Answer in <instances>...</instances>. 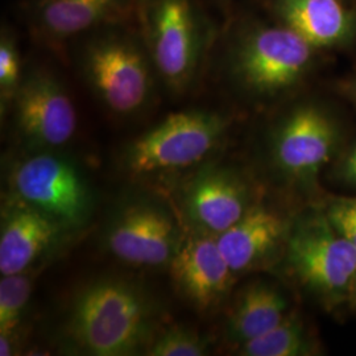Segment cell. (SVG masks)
Returning a JSON list of instances; mask_svg holds the SVG:
<instances>
[{
	"label": "cell",
	"mask_w": 356,
	"mask_h": 356,
	"mask_svg": "<svg viewBox=\"0 0 356 356\" xmlns=\"http://www.w3.org/2000/svg\"><path fill=\"white\" fill-rule=\"evenodd\" d=\"M154 309L131 281H90L73 296L65 322L70 343L94 356L134 355L149 346Z\"/></svg>",
	"instance_id": "1"
},
{
	"label": "cell",
	"mask_w": 356,
	"mask_h": 356,
	"mask_svg": "<svg viewBox=\"0 0 356 356\" xmlns=\"http://www.w3.org/2000/svg\"><path fill=\"white\" fill-rule=\"evenodd\" d=\"M13 198L51 216L65 231L82 227L92 213L88 179L78 166L51 151L23 159L11 175Z\"/></svg>",
	"instance_id": "2"
},
{
	"label": "cell",
	"mask_w": 356,
	"mask_h": 356,
	"mask_svg": "<svg viewBox=\"0 0 356 356\" xmlns=\"http://www.w3.org/2000/svg\"><path fill=\"white\" fill-rule=\"evenodd\" d=\"M225 128V118L214 113L170 114L128 147L124 164L135 176L195 165L216 148Z\"/></svg>",
	"instance_id": "3"
},
{
	"label": "cell",
	"mask_w": 356,
	"mask_h": 356,
	"mask_svg": "<svg viewBox=\"0 0 356 356\" xmlns=\"http://www.w3.org/2000/svg\"><path fill=\"white\" fill-rule=\"evenodd\" d=\"M85 73L97 95L116 114L143 107L151 90L149 65L129 40L102 38L85 53Z\"/></svg>",
	"instance_id": "4"
},
{
	"label": "cell",
	"mask_w": 356,
	"mask_h": 356,
	"mask_svg": "<svg viewBox=\"0 0 356 356\" xmlns=\"http://www.w3.org/2000/svg\"><path fill=\"white\" fill-rule=\"evenodd\" d=\"M289 260L302 282L325 296L350 291L355 279L356 250L326 216L310 219L293 232Z\"/></svg>",
	"instance_id": "5"
},
{
	"label": "cell",
	"mask_w": 356,
	"mask_h": 356,
	"mask_svg": "<svg viewBox=\"0 0 356 356\" xmlns=\"http://www.w3.org/2000/svg\"><path fill=\"white\" fill-rule=\"evenodd\" d=\"M312 48L286 26L257 29L243 41L235 70L243 83L254 92H279L302 76Z\"/></svg>",
	"instance_id": "6"
},
{
	"label": "cell",
	"mask_w": 356,
	"mask_h": 356,
	"mask_svg": "<svg viewBox=\"0 0 356 356\" xmlns=\"http://www.w3.org/2000/svg\"><path fill=\"white\" fill-rule=\"evenodd\" d=\"M13 102L16 128L28 147L51 151L73 139L78 123L76 107L53 76L33 73L22 79Z\"/></svg>",
	"instance_id": "7"
},
{
	"label": "cell",
	"mask_w": 356,
	"mask_h": 356,
	"mask_svg": "<svg viewBox=\"0 0 356 356\" xmlns=\"http://www.w3.org/2000/svg\"><path fill=\"white\" fill-rule=\"evenodd\" d=\"M177 225L160 204L124 206L110 223L106 245L116 259L138 267L169 264L181 245Z\"/></svg>",
	"instance_id": "8"
},
{
	"label": "cell",
	"mask_w": 356,
	"mask_h": 356,
	"mask_svg": "<svg viewBox=\"0 0 356 356\" xmlns=\"http://www.w3.org/2000/svg\"><path fill=\"white\" fill-rule=\"evenodd\" d=\"M149 45L153 64L172 89L191 81L198 35L189 0H154L149 15Z\"/></svg>",
	"instance_id": "9"
},
{
	"label": "cell",
	"mask_w": 356,
	"mask_h": 356,
	"mask_svg": "<svg viewBox=\"0 0 356 356\" xmlns=\"http://www.w3.org/2000/svg\"><path fill=\"white\" fill-rule=\"evenodd\" d=\"M335 143L337 128L330 118L316 106H302L282 122L273 156L286 175L312 177L330 159Z\"/></svg>",
	"instance_id": "10"
},
{
	"label": "cell",
	"mask_w": 356,
	"mask_h": 356,
	"mask_svg": "<svg viewBox=\"0 0 356 356\" xmlns=\"http://www.w3.org/2000/svg\"><path fill=\"white\" fill-rule=\"evenodd\" d=\"M169 267L178 292L202 312L222 301L234 276L216 238L206 234L194 235L181 243Z\"/></svg>",
	"instance_id": "11"
},
{
	"label": "cell",
	"mask_w": 356,
	"mask_h": 356,
	"mask_svg": "<svg viewBox=\"0 0 356 356\" xmlns=\"http://www.w3.org/2000/svg\"><path fill=\"white\" fill-rule=\"evenodd\" d=\"M65 231L51 216L11 197L1 216L0 273L26 272Z\"/></svg>",
	"instance_id": "12"
},
{
	"label": "cell",
	"mask_w": 356,
	"mask_h": 356,
	"mask_svg": "<svg viewBox=\"0 0 356 356\" xmlns=\"http://www.w3.org/2000/svg\"><path fill=\"white\" fill-rule=\"evenodd\" d=\"M247 202V191L238 178L226 170L206 169L191 182L185 206L197 227L218 236L245 214Z\"/></svg>",
	"instance_id": "13"
},
{
	"label": "cell",
	"mask_w": 356,
	"mask_h": 356,
	"mask_svg": "<svg viewBox=\"0 0 356 356\" xmlns=\"http://www.w3.org/2000/svg\"><path fill=\"white\" fill-rule=\"evenodd\" d=\"M285 223L264 206H252L229 229L219 234L216 243L234 273L263 261L280 243Z\"/></svg>",
	"instance_id": "14"
},
{
	"label": "cell",
	"mask_w": 356,
	"mask_h": 356,
	"mask_svg": "<svg viewBox=\"0 0 356 356\" xmlns=\"http://www.w3.org/2000/svg\"><path fill=\"white\" fill-rule=\"evenodd\" d=\"M284 26L313 47H330L351 32L353 20L339 0H279Z\"/></svg>",
	"instance_id": "15"
},
{
	"label": "cell",
	"mask_w": 356,
	"mask_h": 356,
	"mask_svg": "<svg viewBox=\"0 0 356 356\" xmlns=\"http://www.w3.org/2000/svg\"><path fill=\"white\" fill-rule=\"evenodd\" d=\"M286 316L284 296L266 282H254L243 289L231 307L227 332L234 342L245 343L276 327Z\"/></svg>",
	"instance_id": "16"
},
{
	"label": "cell",
	"mask_w": 356,
	"mask_h": 356,
	"mask_svg": "<svg viewBox=\"0 0 356 356\" xmlns=\"http://www.w3.org/2000/svg\"><path fill=\"white\" fill-rule=\"evenodd\" d=\"M120 0H42L40 26L54 38H70L111 16Z\"/></svg>",
	"instance_id": "17"
},
{
	"label": "cell",
	"mask_w": 356,
	"mask_h": 356,
	"mask_svg": "<svg viewBox=\"0 0 356 356\" xmlns=\"http://www.w3.org/2000/svg\"><path fill=\"white\" fill-rule=\"evenodd\" d=\"M313 347L301 319L288 314L276 327L242 344L244 356H302L312 354Z\"/></svg>",
	"instance_id": "18"
},
{
	"label": "cell",
	"mask_w": 356,
	"mask_h": 356,
	"mask_svg": "<svg viewBox=\"0 0 356 356\" xmlns=\"http://www.w3.org/2000/svg\"><path fill=\"white\" fill-rule=\"evenodd\" d=\"M33 280L26 272L3 276L0 280V335H15L22 323Z\"/></svg>",
	"instance_id": "19"
},
{
	"label": "cell",
	"mask_w": 356,
	"mask_h": 356,
	"mask_svg": "<svg viewBox=\"0 0 356 356\" xmlns=\"http://www.w3.org/2000/svg\"><path fill=\"white\" fill-rule=\"evenodd\" d=\"M151 356H202L207 354V341L198 332L173 326L160 334L147 348Z\"/></svg>",
	"instance_id": "20"
},
{
	"label": "cell",
	"mask_w": 356,
	"mask_h": 356,
	"mask_svg": "<svg viewBox=\"0 0 356 356\" xmlns=\"http://www.w3.org/2000/svg\"><path fill=\"white\" fill-rule=\"evenodd\" d=\"M22 83V67L19 53L8 36L0 42V91L3 99L13 98Z\"/></svg>",
	"instance_id": "21"
},
{
	"label": "cell",
	"mask_w": 356,
	"mask_h": 356,
	"mask_svg": "<svg viewBox=\"0 0 356 356\" xmlns=\"http://www.w3.org/2000/svg\"><path fill=\"white\" fill-rule=\"evenodd\" d=\"M327 219L337 232L343 236L356 250V216L351 213L342 201L331 204L327 210Z\"/></svg>",
	"instance_id": "22"
},
{
	"label": "cell",
	"mask_w": 356,
	"mask_h": 356,
	"mask_svg": "<svg viewBox=\"0 0 356 356\" xmlns=\"http://www.w3.org/2000/svg\"><path fill=\"white\" fill-rule=\"evenodd\" d=\"M13 335H0V355L10 356L16 354Z\"/></svg>",
	"instance_id": "23"
},
{
	"label": "cell",
	"mask_w": 356,
	"mask_h": 356,
	"mask_svg": "<svg viewBox=\"0 0 356 356\" xmlns=\"http://www.w3.org/2000/svg\"><path fill=\"white\" fill-rule=\"evenodd\" d=\"M356 168V148L350 153L347 161H346V165H344V170H350V169H355Z\"/></svg>",
	"instance_id": "24"
},
{
	"label": "cell",
	"mask_w": 356,
	"mask_h": 356,
	"mask_svg": "<svg viewBox=\"0 0 356 356\" xmlns=\"http://www.w3.org/2000/svg\"><path fill=\"white\" fill-rule=\"evenodd\" d=\"M342 202L346 204V207H347L351 213H354L356 216V198H354V200H342Z\"/></svg>",
	"instance_id": "25"
},
{
	"label": "cell",
	"mask_w": 356,
	"mask_h": 356,
	"mask_svg": "<svg viewBox=\"0 0 356 356\" xmlns=\"http://www.w3.org/2000/svg\"><path fill=\"white\" fill-rule=\"evenodd\" d=\"M344 175L351 182L356 184V168L355 169H350V170H344Z\"/></svg>",
	"instance_id": "26"
},
{
	"label": "cell",
	"mask_w": 356,
	"mask_h": 356,
	"mask_svg": "<svg viewBox=\"0 0 356 356\" xmlns=\"http://www.w3.org/2000/svg\"><path fill=\"white\" fill-rule=\"evenodd\" d=\"M350 292L353 294V298H354V301L356 302V276L354 281H353V285H351V288H350Z\"/></svg>",
	"instance_id": "27"
}]
</instances>
